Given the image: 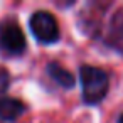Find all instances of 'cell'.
<instances>
[{
    "instance_id": "1",
    "label": "cell",
    "mask_w": 123,
    "mask_h": 123,
    "mask_svg": "<svg viewBox=\"0 0 123 123\" xmlns=\"http://www.w3.org/2000/svg\"><path fill=\"white\" fill-rule=\"evenodd\" d=\"M79 78L83 84V99L88 105H99L110 88V78L106 71L96 66L84 64L79 69Z\"/></svg>"
},
{
    "instance_id": "2",
    "label": "cell",
    "mask_w": 123,
    "mask_h": 123,
    "mask_svg": "<svg viewBox=\"0 0 123 123\" xmlns=\"http://www.w3.org/2000/svg\"><path fill=\"white\" fill-rule=\"evenodd\" d=\"M31 32L41 44H54L61 37V31L57 25L56 17L47 10H37L32 14L31 20Z\"/></svg>"
},
{
    "instance_id": "3",
    "label": "cell",
    "mask_w": 123,
    "mask_h": 123,
    "mask_svg": "<svg viewBox=\"0 0 123 123\" xmlns=\"http://www.w3.org/2000/svg\"><path fill=\"white\" fill-rule=\"evenodd\" d=\"M27 47L25 36L17 22L7 20L0 24V49L9 56H20Z\"/></svg>"
},
{
    "instance_id": "4",
    "label": "cell",
    "mask_w": 123,
    "mask_h": 123,
    "mask_svg": "<svg viewBox=\"0 0 123 123\" xmlns=\"http://www.w3.org/2000/svg\"><path fill=\"white\" fill-rule=\"evenodd\" d=\"M25 111V105L10 96H0V120L2 121H14L22 116Z\"/></svg>"
},
{
    "instance_id": "5",
    "label": "cell",
    "mask_w": 123,
    "mask_h": 123,
    "mask_svg": "<svg viewBox=\"0 0 123 123\" xmlns=\"http://www.w3.org/2000/svg\"><path fill=\"white\" fill-rule=\"evenodd\" d=\"M47 73H49V76H51L59 86H62V88H66V89L73 88L74 83H76L73 73H69L66 68H62V66L57 64V62H49V64H47Z\"/></svg>"
},
{
    "instance_id": "6",
    "label": "cell",
    "mask_w": 123,
    "mask_h": 123,
    "mask_svg": "<svg viewBox=\"0 0 123 123\" xmlns=\"http://www.w3.org/2000/svg\"><path fill=\"white\" fill-rule=\"evenodd\" d=\"M9 84H10V74H9V71L4 69V68H0V94L7 91Z\"/></svg>"
},
{
    "instance_id": "7",
    "label": "cell",
    "mask_w": 123,
    "mask_h": 123,
    "mask_svg": "<svg viewBox=\"0 0 123 123\" xmlns=\"http://www.w3.org/2000/svg\"><path fill=\"white\" fill-rule=\"evenodd\" d=\"M118 123H123V113L120 115V118H118Z\"/></svg>"
}]
</instances>
